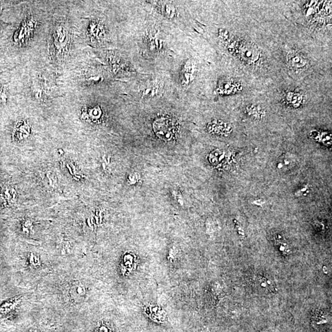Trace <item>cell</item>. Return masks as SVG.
<instances>
[{
    "label": "cell",
    "mask_w": 332,
    "mask_h": 332,
    "mask_svg": "<svg viewBox=\"0 0 332 332\" xmlns=\"http://www.w3.org/2000/svg\"><path fill=\"white\" fill-rule=\"evenodd\" d=\"M161 13L168 18H172L175 15V6L169 2H162L159 7Z\"/></svg>",
    "instance_id": "obj_12"
},
{
    "label": "cell",
    "mask_w": 332,
    "mask_h": 332,
    "mask_svg": "<svg viewBox=\"0 0 332 332\" xmlns=\"http://www.w3.org/2000/svg\"><path fill=\"white\" fill-rule=\"evenodd\" d=\"M286 96L287 102L295 107H299L302 104L303 100H304L302 95L297 93V92H287Z\"/></svg>",
    "instance_id": "obj_10"
},
{
    "label": "cell",
    "mask_w": 332,
    "mask_h": 332,
    "mask_svg": "<svg viewBox=\"0 0 332 332\" xmlns=\"http://www.w3.org/2000/svg\"><path fill=\"white\" fill-rule=\"evenodd\" d=\"M102 112L101 109L99 107H96L89 109L83 112L82 116L84 119L88 120L92 122H97L101 119L102 117Z\"/></svg>",
    "instance_id": "obj_9"
},
{
    "label": "cell",
    "mask_w": 332,
    "mask_h": 332,
    "mask_svg": "<svg viewBox=\"0 0 332 332\" xmlns=\"http://www.w3.org/2000/svg\"><path fill=\"white\" fill-rule=\"evenodd\" d=\"M89 34L92 38L99 39L102 38L104 34V28L102 26L97 22H92L89 25Z\"/></svg>",
    "instance_id": "obj_13"
},
{
    "label": "cell",
    "mask_w": 332,
    "mask_h": 332,
    "mask_svg": "<svg viewBox=\"0 0 332 332\" xmlns=\"http://www.w3.org/2000/svg\"><path fill=\"white\" fill-rule=\"evenodd\" d=\"M258 282H259L261 286L264 287L265 289L270 290V291H275V284H274L273 282L270 280V279L266 278V277L259 276L258 277Z\"/></svg>",
    "instance_id": "obj_14"
},
{
    "label": "cell",
    "mask_w": 332,
    "mask_h": 332,
    "mask_svg": "<svg viewBox=\"0 0 332 332\" xmlns=\"http://www.w3.org/2000/svg\"><path fill=\"white\" fill-rule=\"evenodd\" d=\"M36 25V22L33 18H29L23 22L17 34V41L20 43H25V41L32 36Z\"/></svg>",
    "instance_id": "obj_3"
},
{
    "label": "cell",
    "mask_w": 332,
    "mask_h": 332,
    "mask_svg": "<svg viewBox=\"0 0 332 332\" xmlns=\"http://www.w3.org/2000/svg\"><path fill=\"white\" fill-rule=\"evenodd\" d=\"M241 55L242 59L250 62L257 61L259 56L257 49L250 46H243L241 50Z\"/></svg>",
    "instance_id": "obj_7"
},
{
    "label": "cell",
    "mask_w": 332,
    "mask_h": 332,
    "mask_svg": "<svg viewBox=\"0 0 332 332\" xmlns=\"http://www.w3.org/2000/svg\"><path fill=\"white\" fill-rule=\"evenodd\" d=\"M288 60L291 67L296 68V69H302L307 65V60L302 55L295 53V52H292L289 54Z\"/></svg>",
    "instance_id": "obj_8"
},
{
    "label": "cell",
    "mask_w": 332,
    "mask_h": 332,
    "mask_svg": "<svg viewBox=\"0 0 332 332\" xmlns=\"http://www.w3.org/2000/svg\"><path fill=\"white\" fill-rule=\"evenodd\" d=\"M281 240H276V244L277 246L279 247V250L281 252L284 253V254H287L290 252V247L286 242H284V240L281 239V237H280Z\"/></svg>",
    "instance_id": "obj_15"
},
{
    "label": "cell",
    "mask_w": 332,
    "mask_h": 332,
    "mask_svg": "<svg viewBox=\"0 0 332 332\" xmlns=\"http://www.w3.org/2000/svg\"><path fill=\"white\" fill-rule=\"evenodd\" d=\"M209 130L216 134H227L230 132V126L222 122H213L209 126Z\"/></svg>",
    "instance_id": "obj_11"
},
{
    "label": "cell",
    "mask_w": 332,
    "mask_h": 332,
    "mask_svg": "<svg viewBox=\"0 0 332 332\" xmlns=\"http://www.w3.org/2000/svg\"><path fill=\"white\" fill-rule=\"evenodd\" d=\"M154 129L158 138L165 141H171L177 135L178 127L175 121L160 118L154 123Z\"/></svg>",
    "instance_id": "obj_1"
},
{
    "label": "cell",
    "mask_w": 332,
    "mask_h": 332,
    "mask_svg": "<svg viewBox=\"0 0 332 332\" xmlns=\"http://www.w3.org/2000/svg\"><path fill=\"white\" fill-rule=\"evenodd\" d=\"M53 36L54 46L58 54L64 55L67 52L70 41L68 30L64 26H57L54 31Z\"/></svg>",
    "instance_id": "obj_2"
},
{
    "label": "cell",
    "mask_w": 332,
    "mask_h": 332,
    "mask_svg": "<svg viewBox=\"0 0 332 332\" xmlns=\"http://www.w3.org/2000/svg\"><path fill=\"white\" fill-rule=\"evenodd\" d=\"M241 84L236 81L225 80L221 81L218 85L217 91L220 94H231L241 90Z\"/></svg>",
    "instance_id": "obj_6"
},
{
    "label": "cell",
    "mask_w": 332,
    "mask_h": 332,
    "mask_svg": "<svg viewBox=\"0 0 332 332\" xmlns=\"http://www.w3.org/2000/svg\"><path fill=\"white\" fill-rule=\"evenodd\" d=\"M162 84L160 81H148L142 86V97H156L162 90Z\"/></svg>",
    "instance_id": "obj_5"
},
{
    "label": "cell",
    "mask_w": 332,
    "mask_h": 332,
    "mask_svg": "<svg viewBox=\"0 0 332 332\" xmlns=\"http://www.w3.org/2000/svg\"><path fill=\"white\" fill-rule=\"evenodd\" d=\"M5 96H6V95H5L3 92H0V104L2 103V102H3L2 100H5Z\"/></svg>",
    "instance_id": "obj_16"
},
{
    "label": "cell",
    "mask_w": 332,
    "mask_h": 332,
    "mask_svg": "<svg viewBox=\"0 0 332 332\" xmlns=\"http://www.w3.org/2000/svg\"><path fill=\"white\" fill-rule=\"evenodd\" d=\"M196 72L197 67L194 62L191 61V60L186 62L183 66L182 70H181L180 75L181 83L184 85H188L194 80Z\"/></svg>",
    "instance_id": "obj_4"
}]
</instances>
